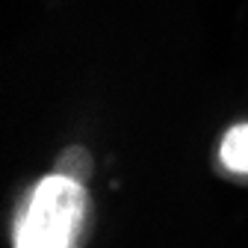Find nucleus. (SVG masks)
Segmentation results:
<instances>
[{
    "mask_svg": "<svg viewBox=\"0 0 248 248\" xmlns=\"http://www.w3.org/2000/svg\"><path fill=\"white\" fill-rule=\"evenodd\" d=\"M222 163L231 171L248 174V124H236V127L225 136V142H222Z\"/></svg>",
    "mask_w": 248,
    "mask_h": 248,
    "instance_id": "obj_2",
    "label": "nucleus"
},
{
    "mask_svg": "<svg viewBox=\"0 0 248 248\" xmlns=\"http://www.w3.org/2000/svg\"><path fill=\"white\" fill-rule=\"evenodd\" d=\"M86 210L89 201L80 180L68 174L45 177L21 216L15 248H77L86 228Z\"/></svg>",
    "mask_w": 248,
    "mask_h": 248,
    "instance_id": "obj_1",
    "label": "nucleus"
}]
</instances>
